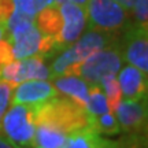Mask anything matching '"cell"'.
<instances>
[{"instance_id":"6da1fadb","label":"cell","mask_w":148,"mask_h":148,"mask_svg":"<svg viewBox=\"0 0 148 148\" xmlns=\"http://www.w3.org/2000/svg\"><path fill=\"white\" fill-rule=\"evenodd\" d=\"M114 42L112 34L103 30H89L84 33L69 47L63 49V52L55 59L52 66L49 67V78L60 77L64 74H74L78 64L90 56L96 51L108 47Z\"/></svg>"},{"instance_id":"7a4b0ae2","label":"cell","mask_w":148,"mask_h":148,"mask_svg":"<svg viewBox=\"0 0 148 148\" xmlns=\"http://www.w3.org/2000/svg\"><path fill=\"white\" fill-rule=\"evenodd\" d=\"M5 33H8L7 41L10 42L14 59H25L29 56L42 58L44 55L58 49L56 41L41 34L32 19L18 22Z\"/></svg>"},{"instance_id":"3957f363","label":"cell","mask_w":148,"mask_h":148,"mask_svg":"<svg viewBox=\"0 0 148 148\" xmlns=\"http://www.w3.org/2000/svg\"><path fill=\"white\" fill-rule=\"evenodd\" d=\"M0 129L4 133V138L12 147H32L34 143L36 121L34 107L23 104L8 106L1 118Z\"/></svg>"},{"instance_id":"277c9868","label":"cell","mask_w":148,"mask_h":148,"mask_svg":"<svg viewBox=\"0 0 148 148\" xmlns=\"http://www.w3.org/2000/svg\"><path fill=\"white\" fill-rule=\"evenodd\" d=\"M122 63L123 56L121 48L111 44L82 60L74 74L79 75L89 85H99V81L103 77L118 73Z\"/></svg>"},{"instance_id":"5b68a950","label":"cell","mask_w":148,"mask_h":148,"mask_svg":"<svg viewBox=\"0 0 148 148\" xmlns=\"http://www.w3.org/2000/svg\"><path fill=\"white\" fill-rule=\"evenodd\" d=\"M126 12L114 0H89L85 5V16L89 30L114 32L123 26Z\"/></svg>"},{"instance_id":"8992f818","label":"cell","mask_w":148,"mask_h":148,"mask_svg":"<svg viewBox=\"0 0 148 148\" xmlns=\"http://www.w3.org/2000/svg\"><path fill=\"white\" fill-rule=\"evenodd\" d=\"M49 67L41 56H29L25 59H12L0 70V81L12 86L27 79H48Z\"/></svg>"},{"instance_id":"52a82bcc","label":"cell","mask_w":148,"mask_h":148,"mask_svg":"<svg viewBox=\"0 0 148 148\" xmlns=\"http://www.w3.org/2000/svg\"><path fill=\"white\" fill-rule=\"evenodd\" d=\"M123 60L148 74V27L133 23L127 29L122 42Z\"/></svg>"},{"instance_id":"ba28073f","label":"cell","mask_w":148,"mask_h":148,"mask_svg":"<svg viewBox=\"0 0 148 148\" xmlns=\"http://www.w3.org/2000/svg\"><path fill=\"white\" fill-rule=\"evenodd\" d=\"M12 104L38 107L58 96L55 85L48 79H27L12 88Z\"/></svg>"},{"instance_id":"9c48e42d","label":"cell","mask_w":148,"mask_h":148,"mask_svg":"<svg viewBox=\"0 0 148 148\" xmlns=\"http://www.w3.org/2000/svg\"><path fill=\"white\" fill-rule=\"evenodd\" d=\"M59 11L62 16V29L58 37V49L69 47L78 38L85 29L86 16L85 7L73 3H60Z\"/></svg>"},{"instance_id":"30bf717a","label":"cell","mask_w":148,"mask_h":148,"mask_svg":"<svg viewBox=\"0 0 148 148\" xmlns=\"http://www.w3.org/2000/svg\"><path fill=\"white\" fill-rule=\"evenodd\" d=\"M116 121L125 132L143 130L147 123V100H123L114 110Z\"/></svg>"},{"instance_id":"8fae6325","label":"cell","mask_w":148,"mask_h":148,"mask_svg":"<svg viewBox=\"0 0 148 148\" xmlns=\"http://www.w3.org/2000/svg\"><path fill=\"white\" fill-rule=\"evenodd\" d=\"M118 85L123 100H144L147 99V73L132 64L121 67L116 73Z\"/></svg>"},{"instance_id":"7c38bea8","label":"cell","mask_w":148,"mask_h":148,"mask_svg":"<svg viewBox=\"0 0 148 148\" xmlns=\"http://www.w3.org/2000/svg\"><path fill=\"white\" fill-rule=\"evenodd\" d=\"M52 84L58 93H63L69 99L85 107L89 97V84L77 74H64L60 77L52 78Z\"/></svg>"},{"instance_id":"4fadbf2b","label":"cell","mask_w":148,"mask_h":148,"mask_svg":"<svg viewBox=\"0 0 148 148\" xmlns=\"http://www.w3.org/2000/svg\"><path fill=\"white\" fill-rule=\"evenodd\" d=\"M69 133L51 122L36 123L34 143L42 148H64Z\"/></svg>"},{"instance_id":"5bb4252c","label":"cell","mask_w":148,"mask_h":148,"mask_svg":"<svg viewBox=\"0 0 148 148\" xmlns=\"http://www.w3.org/2000/svg\"><path fill=\"white\" fill-rule=\"evenodd\" d=\"M34 23H36L37 29L41 32V34L51 37L55 41H58L59 33L62 29V16L59 11V4L48 5L45 8L40 10L34 18Z\"/></svg>"},{"instance_id":"9a60e30c","label":"cell","mask_w":148,"mask_h":148,"mask_svg":"<svg viewBox=\"0 0 148 148\" xmlns=\"http://www.w3.org/2000/svg\"><path fill=\"white\" fill-rule=\"evenodd\" d=\"M101 136L92 126H84L69 133L64 148H96Z\"/></svg>"},{"instance_id":"2e32d148","label":"cell","mask_w":148,"mask_h":148,"mask_svg":"<svg viewBox=\"0 0 148 148\" xmlns=\"http://www.w3.org/2000/svg\"><path fill=\"white\" fill-rule=\"evenodd\" d=\"M84 108L88 121L110 111L106 95L99 85H89V97H88V101H86Z\"/></svg>"},{"instance_id":"e0dca14e","label":"cell","mask_w":148,"mask_h":148,"mask_svg":"<svg viewBox=\"0 0 148 148\" xmlns=\"http://www.w3.org/2000/svg\"><path fill=\"white\" fill-rule=\"evenodd\" d=\"M88 125L92 126L99 134H104V136H114L121 133V126L116 121L114 112L107 111L101 115H97L88 121Z\"/></svg>"},{"instance_id":"ac0fdd59","label":"cell","mask_w":148,"mask_h":148,"mask_svg":"<svg viewBox=\"0 0 148 148\" xmlns=\"http://www.w3.org/2000/svg\"><path fill=\"white\" fill-rule=\"evenodd\" d=\"M99 86L101 88V90L104 92L110 107V111L114 112L115 107L118 106V103L122 100L121 89L118 85V79H116V74H111V75H106L99 81Z\"/></svg>"},{"instance_id":"d6986e66","label":"cell","mask_w":148,"mask_h":148,"mask_svg":"<svg viewBox=\"0 0 148 148\" xmlns=\"http://www.w3.org/2000/svg\"><path fill=\"white\" fill-rule=\"evenodd\" d=\"M12 85L8 82H3L0 81V123H1V118L4 115L5 110L10 106L11 95H12Z\"/></svg>"},{"instance_id":"ffe728a7","label":"cell","mask_w":148,"mask_h":148,"mask_svg":"<svg viewBox=\"0 0 148 148\" xmlns=\"http://www.w3.org/2000/svg\"><path fill=\"white\" fill-rule=\"evenodd\" d=\"M134 22L140 25H147L148 21V0H136L133 5Z\"/></svg>"},{"instance_id":"44dd1931","label":"cell","mask_w":148,"mask_h":148,"mask_svg":"<svg viewBox=\"0 0 148 148\" xmlns=\"http://www.w3.org/2000/svg\"><path fill=\"white\" fill-rule=\"evenodd\" d=\"M14 11L12 0H0V26L4 27L7 25V21Z\"/></svg>"},{"instance_id":"7402d4cb","label":"cell","mask_w":148,"mask_h":148,"mask_svg":"<svg viewBox=\"0 0 148 148\" xmlns=\"http://www.w3.org/2000/svg\"><path fill=\"white\" fill-rule=\"evenodd\" d=\"M114 1H116L125 11H132L133 5L136 3V0H114Z\"/></svg>"},{"instance_id":"603a6c76","label":"cell","mask_w":148,"mask_h":148,"mask_svg":"<svg viewBox=\"0 0 148 148\" xmlns=\"http://www.w3.org/2000/svg\"><path fill=\"white\" fill-rule=\"evenodd\" d=\"M116 144H118V141H112V140H108V138L103 137L96 148H116Z\"/></svg>"},{"instance_id":"cb8c5ba5","label":"cell","mask_w":148,"mask_h":148,"mask_svg":"<svg viewBox=\"0 0 148 148\" xmlns=\"http://www.w3.org/2000/svg\"><path fill=\"white\" fill-rule=\"evenodd\" d=\"M88 1L89 0H55L56 4H60V3H73V4H78V5H82V7H85Z\"/></svg>"},{"instance_id":"d4e9b609","label":"cell","mask_w":148,"mask_h":148,"mask_svg":"<svg viewBox=\"0 0 148 148\" xmlns=\"http://www.w3.org/2000/svg\"><path fill=\"white\" fill-rule=\"evenodd\" d=\"M132 148H147L145 138H137V140H132Z\"/></svg>"},{"instance_id":"484cf974","label":"cell","mask_w":148,"mask_h":148,"mask_svg":"<svg viewBox=\"0 0 148 148\" xmlns=\"http://www.w3.org/2000/svg\"><path fill=\"white\" fill-rule=\"evenodd\" d=\"M116 148H132V140H123V141H118Z\"/></svg>"},{"instance_id":"4316f807","label":"cell","mask_w":148,"mask_h":148,"mask_svg":"<svg viewBox=\"0 0 148 148\" xmlns=\"http://www.w3.org/2000/svg\"><path fill=\"white\" fill-rule=\"evenodd\" d=\"M0 148H14V147H12V145H11V144L8 143L4 137H1V136H0Z\"/></svg>"},{"instance_id":"83f0119b","label":"cell","mask_w":148,"mask_h":148,"mask_svg":"<svg viewBox=\"0 0 148 148\" xmlns=\"http://www.w3.org/2000/svg\"><path fill=\"white\" fill-rule=\"evenodd\" d=\"M4 36H5V29L0 26V40H1V38H4Z\"/></svg>"},{"instance_id":"f1b7e54d","label":"cell","mask_w":148,"mask_h":148,"mask_svg":"<svg viewBox=\"0 0 148 148\" xmlns=\"http://www.w3.org/2000/svg\"><path fill=\"white\" fill-rule=\"evenodd\" d=\"M14 148H22V147H14ZM25 148H42V147H38V145H32V147H25Z\"/></svg>"}]
</instances>
